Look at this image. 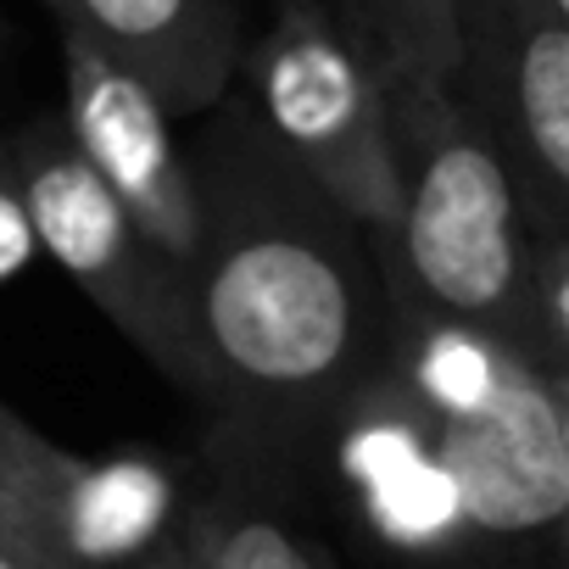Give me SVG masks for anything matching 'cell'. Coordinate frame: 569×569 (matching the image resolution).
<instances>
[{"label":"cell","instance_id":"cell-1","mask_svg":"<svg viewBox=\"0 0 569 569\" xmlns=\"http://www.w3.org/2000/svg\"><path fill=\"white\" fill-rule=\"evenodd\" d=\"M201 118L184 146L201 408L246 452H284L336 425L369 380L380 284L358 223L268 140L240 90Z\"/></svg>","mask_w":569,"mask_h":569},{"label":"cell","instance_id":"cell-2","mask_svg":"<svg viewBox=\"0 0 569 569\" xmlns=\"http://www.w3.org/2000/svg\"><path fill=\"white\" fill-rule=\"evenodd\" d=\"M386 79V129L397 157V234L402 302L436 319H458L513 358L558 375L536 336L530 308V257L536 229L525 218L519 184L458 101L452 84ZM563 380V375H558Z\"/></svg>","mask_w":569,"mask_h":569},{"label":"cell","instance_id":"cell-3","mask_svg":"<svg viewBox=\"0 0 569 569\" xmlns=\"http://www.w3.org/2000/svg\"><path fill=\"white\" fill-rule=\"evenodd\" d=\"M234 90L369 246L397 234V157L386 79L363 34L330 0H284L262 40L240 46Z\"/></svg>","mask_w":569,"mask_h":569},{"label":"cell","instance_id":"cell-4","mask_svg":"<svg viewBox=\"0 0 569 569\" xmlns=\"http://www.w3.org/2000/svg\"><path fill=\"white\" fill-rule=\"evenodd\" d=\"M12 168L40 251L140 347V358H151L190 402H201L207 375L190 325V279L134 229L123 201L79 157L62 112L34 118L12 140Z\"/></svg>","mask_w":569,"mask_h":569},{"label":"cell","instance_id":"cell-5","mask_svg":"<svg viewBox=\"0 0 569 569\" xmlns=\"http://www.w3.org/2000/svg\"><path fill=\"white\" fill-rule=\"evenodd\" d=\"M430 447L480 563L558 569L569 519V408L558 375L502 358L475 402L430 413Z\"/></svg>","mask_w":569,"mask_h":569},{"label":"cell","instance_id":"cell-6","mask_svg":"<svg viewBox=\"0 0 569 569\" xmlns=\"http://www.w3.org/2000/svg\"><path fill=\"white\" fill-rule=\"evenodd\" d=\"M452 90L502 151L536 234L569 218V23L547 0H452Z\"/></svg>","mask_w":569,"mask_h":569},{"label":"cell","instance_id":"cell-7","mask_svg":"<svg viewBox=\"0 0 569 569\" xmlns=\"http://www.w3.org/2000/svg\"><path fill=\"white\" fill-rule=\"evenodd\" d=\"M62 123L79 157L123 201L134 229L190 279L196 257V184L173 118L101 51L62 29Z\"/></svg>","mask_w":569,"mask_h":569},{"label":"cell","instance_id":"cell-8","mask_svg":"<svg viewBox=\"0 0 569 569\" xmlns=\"http://www.w3.org/2000/svg\"><path fill=\"white\" fill-rule=\"evenodd\" d=\"M341 475L358 491L363 519L413 558H452L469 552L458 497L430 447V413L419 397L391 380H363L341 413Z\"/></svg>","mask_w":569,"mask_h":569},{"label":"cell","instance_id":"cell-9","mask_svg":"<svg viewBox=\"0 0 569 569\" xmlns=\"http://www.w3.org/2000/svg\"><path fill=\"white\" fill-rule=\"evenodd\" d=\"M57 23L123 68L173 123L234 90L240 0H62Z\"/></svg>","mask_w":569,"mask_h":569},{"label":"cell","instance_id":"cell-10","mask_svg":"<svg viewBox=\"0 0 569 569\" xmlns=\"http://www.w3.org/2000/svg\"><path fill=\"white\" fill-rule=\"evenodd\" d=\"M173 530V480L151 463H79L62 497V563L101 569L146 558Z\"/></svg>","mask_w":569,"mask_h":569},{"label":"cell","instance_id":"cell-11","mask_svg":"<svg viewBox=\"0 0 569 569\" xmlns=\"http://www.w3.org/2000/svg\"><path fill=\"white\" fill-rule=\"evenodd\" d=\"M184 525L196 536L201 569H336L297 519L251 497H218Z\"/></svg>","mask_w":569,"mask_h":569},{"label":"cell","instance_id":"cell-12","mask_svg":"<svg viewBox=\"0 0 569 569\" xmlns=\"http://www.w3.org/2000/svg\"><path fill=\"white\" fill-rule=\"evenodd\" d=\"M79 458L0 408V525L34 536L62 563V497ZM68 569V563H62Z\"/></svg>","mask_w":569,"mask_h":569},{"label":"cell","instance_id":"cell-13","mask_svg":"<svg viewBox=\"0 0 569 569\" xmlns=\"http://www.w3.org/2000/svg\"><path fill=\"white\" fill-rule=\"evenodd\" d=\"M363 34L380 73L452 84V0H330Z\"/></svg>","mask_w":569,"mask_h":569},{"label":"cell","instance_id":"cell-14","mask_svg":"<svg viewBox=\"0 0 569 569\" xmlns=\"http://www.w3.org/2000/svg\"><path fill=\"white\" fill-rule=\"evenodd\" d=\"M34 257H40V240H34L29 201H23V184L12 168V146H0V284L18 279Z\"/></svg>","mask_w":569,"mask_h":569},{"label":"cell","instance_id":"cell-15","mask_svg":"<svg viewBox=\"0 0 569 569\" xmlns=\"http://www.w3.org/2000/svg\"><path fill=\"white\" fill-rule=\"evenodd\" d=\"M134 569H201V558H196V536H190V525H179V530H168Z\"/></svg>","mask_w":569,"mask_h":569},{"label":"cell","instance_id":"cell-16","mask_svg":"<svg viewBox=\"0 0 569 569\" xmlns=\"http://www.w3.org/2000/svg\"><path fill=\"white\" fill-rule=\"evenodd\" d=\"M0 569H62L34 536L12 530V525H0Z\"/></svg>","mask_w":569,"mask_h":569},{"label":"cell","instance_id":"cell-17","mask_svg":"<svg viewBox=\"0 0 569 569\" xmlns=\"http://www.w3.org/2000/svg\"><path fill=\"white\" fill-rule=\"evenodd\" d=\"M547 7H558V12H569V0H547Z\"/></svg>","mask_w":569,"mask_h":569},{"label":"cell","instance_id":"cell-18","mask_svg":"<svg viewBox=\"0 0 569 569\" xmlns=\"http://www.w3.org/2000/svg\"><path fill=\"white\" fill-rule=\"evenodd\" d=\"M57 7H62V0H46V12H57Z\"/></svg>","mask_w":569,"mask_h":569}]
</instances>
